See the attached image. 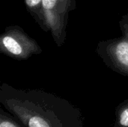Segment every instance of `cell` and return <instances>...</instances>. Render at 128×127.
<instances>
[{"instance_id":"6","label":"cell","mask_w":128,"mask_h":127,"mask_svg":"<svg viewBox=\"0 0 128 127\" xmlns=\"http://www.w3.org/2000/svg\"><path fill=\"white\" fill-rule=\"evenodd\" d=\"M113 127H128V99L117 106Z\"/></svg>"},{"instance_id":"4","label":"cell","mask_w":128,"mask_h":127,"mask_svg":"<svg viewBox=\"0 0 128 127\" xmlns=\"http://www.w3.org/2000/svg\"><path fill=\"white\" fill-rule=\"evenodd\" d=\"M0 52L16 61H26L40 55L38 43L17 25L7 26L0 35Z\"/></svg>"},{"instance_id":"3","label":"cell","mask_w":128,"mask_h":127,"mask_svg":"<svg viewBox=\"0 0 128 127\" xmlns=\"http://www.w3.org/2000/svg\"><path fill=\"white\" fill-rule=\"evenodd\" d=\"M44 31L50 33L58 47L65 43L69 14L76 8V0H43Z\"/></svg>"},{"instance_id":"1","label":"cell","mask_w":128,"mask_h":127,"mask_svg":"<svg viewBox=\"0 0 128 127\" xmlns=\"http://www.w3.org/2000/svg\"><path fill=\"white\" fill-rule=\"evenodd\" d=\"M0 103L23 127H84L78 108L44 90L21 89L2 83Z\"/></svg>"},{"instance_id":"7","label":"cell","mask_w":128,"mask_h":127,"mask_svg":"<svg viewBox=\"0 0 128 127\" xmlns=\"http://www.w3.org/2000/svg\"><path fill=\"white\" fill-rule=\"evenodd\" d=\"M0 127H23L19 122H17L14 117L0 108Z\"/></svg>"},{"instance_id":"5","label":"cell","mask_w":128,"mask_h":127,"mask_svg":"<svg viewBox=\"0 0 128 127\" xmlns=\"http://www.w3.org/2000/svg\"><path fill=\"white\" fill-rule=\"evenodd\" d=\"M42 2L43 0H24L27 11L40 27V28L44 31L45 25L43 16Z\"/></svg>"},{"instance_id":"2","label":"cell","mask_w":128,"mask_h":127,"mask_svg":"<svg viewBox=\"0 0 128 127\" xmlns=\"http://www.w3.org/2000/svg\"><path fill=\"white\" fill-rule=\"evenodd\" d=\"M118 25L122 35L100 41L95 51L108 68L128 77V13L122 16Z\"/></svg>"}]
</instances>
